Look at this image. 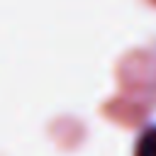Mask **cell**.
<instances>
[{
  "label": "cell",
  "instance_id": "obj_1",
  "mask_svg": "<svg viewBox=\"0 0 156 156\" xmlns=\"http://www.w3.org/2000/svg\"><path fill=\"white\" fill-rule=\"evenodd\" d=\"M134 156H156V127H149L139 136L136 149H134Z\"/></svg>",
  "mask_w": 156,
  "mask_h": 156
}]
</instances>
